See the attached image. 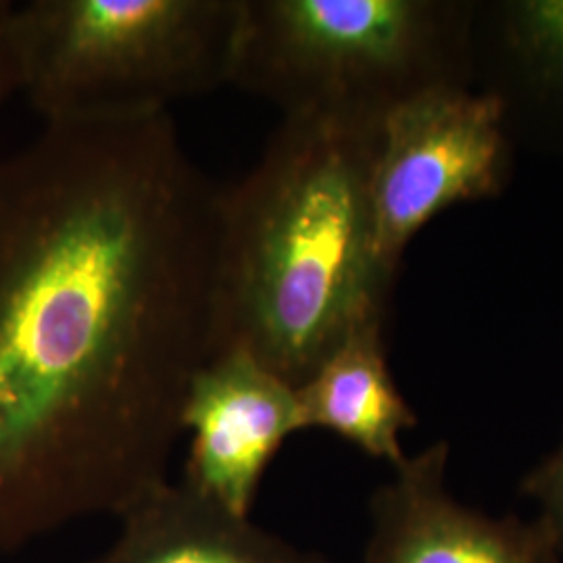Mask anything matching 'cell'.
I'll list each match as a JSON object with an SVG mask.
<instances>
[{
  "label": "cell",
  "instance_id": "obj_10",
  "mask_svg": "<svg viewBox=\"0 0 563 563\" xmlns=\"http://www.w3.org/2000/svg\"><path fill=\"white\" fill-rule=\"evenodd\" d=\"M514 9L518 41L528 55L563 78V0H530Z\"/></svg>",
  "mask_w": 563,
  "mask_h": 563
},
{
  "label": "cell",
  "instance_id": "obj_9",
  "mask_svg": "<svg viewBox=\"0 0 563 563\" xmlns=\"http://www.w3.org/2000/svg\"><path fill=\"white\" fill-rule=\"evenodd\" d=\"M301 430H325L393 467L405 462L401 434L418 418L386 362L383 322L353 330L297 386Z\"/></svg>",
  "mask_w": 563,
  "mask_h": 563
},
{
  "label": "cell",
  "instance_id": "obj_7",
  "mask_svg": "<svg viewBox=\"0 0 563 563\" xmlns=\"http://www.w3.org/2000/svg\"><path fill=\"white\" fill-rule=\"evenodd\" d=\"M437 443L395 467L369 501L372 532L363 563H563V547L539 518H490L455 501Z\"/></svg>",
  "mask_w": 563,
  "mask_h": 563
},
{
  "label": "cell",
  "instance_id": "obj_5",
  "mask_svg": "<svg viewBox=\"0 0 563 563\" xmlns=\"http://www.w3.org/2000/svg\"><path fill=\"white\" fill-rule=\"evenodd\" d=\"M504 102L428 81L384 111L369 172L374 246L388 278L426 223L499 190Z\"/></svg>",
  "mask_w": 563,
  "mask_h": 563
},
{
  "label": "cell",
  "instance_id": "obj_1",
  "mask_svg": "<svg viewBox=\"0 0 563 563\" xmlns=\"http://www.w3.org/2000/svg\"><path fill=\"white\" fill-rule=\"evenodd\" d=\"M220 192L169 113L0 155V553L169 481L218 355Z\"/></svg>",
  "mask_w": 563,
  "mask_h": 563
},
{
  "label": "cell",
  "instance_id": "obj_4",
  "mask_svg": "<svg viewBox=\"0 0 563 563\" xmlns=\"http://www.w3.org/2000/svg\"><path fill=\"white\" fill-rule=\"evenodd\" d=\"M434 38V9L418 0H242L230 84L284 118L380 121L428 84Z\"/></svg>",
  "mask_w": 563,
  "mask_h": 563
},
{
  "label": "cell",
  "instance_id": "obj_12",
  "mask_svg": "<svg viewBox=\"0 0 563 563\" xmlns=\"http://www.w3.org/2000/svg\"><path fill=\"white\" fill-rule=\"evenodd\" d=\"M13 7L15 2L0 0V107L20 92V67L11 30Z\"/></svg>",
  "mask_w": 563,
  "mask_h": 563
},
{
  "label": "cell",
  "instance_id": "obj_3",
  "mask_svg": "<svg viewBox=\"0 0 563 563\" xmlns=\"http://www.w3.org/2000/svg\"><path fill=\"white\" fill-rule=\"evenodd\" d=\"M242 0H32L13 7L20 92L44 123L167 115L232 81Z\"/></svg>",
  "mask_w": 563,
  "mask_h": 563
},
{
  "label": "cell",
  "instance_id": "obj_6",
  "mask_svg": "<svg viewBox=\"0 0 563 563\" xmlns=\"http://www.w3.org/2000/svg\"><path fill=\"white\" fill-rule=\"evenodd\" d=\"M190 434L181 483L251 518L269 465L301 432L297 386L242 349L218 353L195 376L181 409Z\"/></svg>",
  "mask_w": 563,
  "mask_h": 563
},
{
  "label": "cell",
  "instance_id": "obj_8",
  "mask_svg": "<svg viewBox=\"0 0 563 563\" xmlns=\"http://www.w3.org/2000/svg\"><path fill=\"white\" fill-rule=\"evenodd\" d=\"M120 522L118 539L90 563H332L230 514L181 481L144 495Z\"/></svg>",
  "mask_w": 563,
  "mask_h": 563
},
{
  "label": "cell",
  "instance_id": "obj_11",
  "mask_svg": "<svg viewBox=\"0 0 563 563\" xmlns=\"http://www.w3.org/2000/svg\"><path fill=\"white\" fill-rule=\"evenodd\" d=\"M522 493L539 504V520L563 547V443L523 478Z\"/></svg>",
  "mask_w": 563,
  "mask_h": 563
},
{
  "label": "cell",
  "instance_id": "obj_2",
  "mask_svg": "<svg viewBox=\"0 0 563 563\" xmlns=\"http://www.w3.org/2000/svg\"><path fill=\"white\" fill-rule=\"evenodd\" d=\"M376 120L292 115L220 192L218 353L242 349L292 386L353 330L383 322L393 278L376 257Z\"/></svg>",
  "mask_w": 563,
  "mask_h": 563
}]
</instances>
